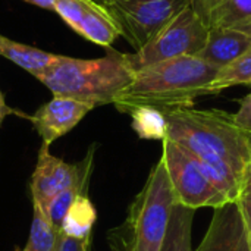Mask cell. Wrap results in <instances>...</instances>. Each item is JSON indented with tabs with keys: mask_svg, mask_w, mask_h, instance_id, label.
I'll return each instance as SVG.
<instances>
[{
	"mask_svg": "<svg viewBox=\"0 0 251 251\" xmlns=\"http://www.w3.org/2000/svg\"><path fill=\"white\" fill-rule=\"evenodd\" d=\"M221 68L199 56H179L137 71L132 81L113 101L122 113L147 106L165 115L193 107L199 97L207 96Z\"/></svg>",
	"mask_w": 251,
	"mask_h": 251,
	"instance_id": "cell-1",
	"label": "cell"
},
{
	"mask_svg": "<svg viewBox=\"0 0 251 251\" xmlns=\"http://www.w3.org/2000/svg\"><path fill=\"white\" fill-rule=\"evenodd\" d=\"M166 138L194 156L222 157L247 176L251 132L235 122L234 115L218 109L184 107L166 113Z\"/></svg>",
	"mask_w": 251,
	"mask_h": 251,
	"instance_id": "cell-2",
	"label": "cell"
},
{
	"mask_svg": "<svg viewBox=\"0 0 251 251\" xmlns=\"http://www.w3.org/2000/svg\"><path fill=\"white\" fill-rule=\"evenodd\" d=\"M126 56L110 50L100 59H75L57 54L56 60L35 78L54 96L91 103L96 107L109 104L132 81Z\"/></svg>",
	"mask_w": 251,
	"mask_h": 251,
	"instance_id": "cell-3",
	"label": "cell"
},
{
	"mask_svg": "<svg viewBox=\"0 0 251 251\" xmlns=\"http://www.w3.org/2000/svg\"><path fill=\"white\" fill-rule=\"evenodd\" d=\"M174 206V191L160 157L131 204L122 241H119L124 251H160Z\"/></svg>",
	"mask_w": 251,
	"mask_h": 251,
	"instance_id": "cell-4",
	"label": "cell"
},
{
	"mask_svg": "<svg viewBox=\"0 0 251 251\" xmlns=\"http://www.w3.org/2000/svg\"><path fill=\"white\" fill-rule=\"evenodd\" d=\"M209 29L193 10L185 7L144 47L125 54L134 74L146 66L179 56H197L207 41Z\"/></svg>",
	"mask_w": 251,
	"mask_h": 251,
	"instance_id": "cell-5",
	"label": "cell"
},
{
	"mask_svg": "<svg viewBox=\"0 0 251 251\" xmlns=\"http://www.w3.org/2000/svg\"><path fill=\"white\" fill-rule=\"evenodd\" d=\"M162 160L169 175L175 204L197 210L201 207L218 209L228 203L210 184L197 159L169 138L163 140Z\"/></svg>",
	"mask_w": 251,
	"mask_h": 251,
	"instance_id": "cell-6",
	"label": "cell"
},
{
	"mask_svg": "<svg viewBox=\"0 0 251 251\" xmlns=\"http://www.w3.org/2000/svg\"><path fill=\"white\" fill-rule=\"evenodd\" d=\"M190 3L191 0H116L107 10L116 21L121 35L137 51Z\"/></svg>",
	"mask_w": 251,
	"mask_h": 251,
	"instance_id": "cell-7",
	"label": "cell"
},
{
	"mask_svg": "<svg viewBox=\"0 0 251 251\" xmlns=\"http://www.w3.org/2000/svg\"><path fill=\"white\" fill-rule=\"evenodd\" d=\"M94 151L96 146H91L81 162L66 163L65 160L53 156L49 146L41 144L29 181L32 206L44 212L49 203L63 190L76 185L88 187L94 165Z\"/></svg>",
	"mask_w": 251,
	"mask_h": 251,
	"instance_id": "cell-8",
	"label": "cell"
},
{
	"mask_svg": "<svg viewBox=\"0 0 251 251\" xmlns=\"http://www.w3.org/2000/svg\"><path fill=\"white\" fill-rule=\"evenodd\" d=\"M54 12L81 37L101 47H110L121 29L107 10L94 0H56Z\"/></svg>",
	"mask_w": 251,
	"mask_h": 251,
	"instance_id": "cell-9",
	"label": "cell"
},
{
	"mask_svg": "<svg viewBox=\"0 0 251 251\" xmlns=\"http://www.w3.org/2000/svg\"><path fill=\"white\" fill-rule=\"evenodd\" d=\"M94 107L96 106L91 103L79 101L71 97L54 96L34 115L26 118L31 121L34 129L41 137L43 144L50 147L53 141L74 129Z\"/></svg>",
	"mask_w": 251,
	"mask_h": 251,
	"instance_id": "cell-10",
	"label": "cell"
},
{
	"mask_svg": "<svg viewBox=\"0 0 251 251\" xmlns=\"http://www.w3.org/2000/svg\"><path fill=\"white\" fill-rule=\"evenodd\" d=\"M194 251H251V243L238 203L215 209L209 229Z\"/></svg>",
	"mask_w": 251,
	"mask_h": 251,
	"instance_id": "cell-11",
	"label": "cell"
},
{
	"mask_svg": "<svg viewBox=\"0 0 251 251\" xmlns=\"http://www.w3.org/2000/svg\"><path fill=\"white\" fill-rule=\"evenodd\" d=\"M207 29L226 28L251 34V0H191Z\"/></svg>",
	"mask_w": 251,
	"mask_h": 251,
	"instance_id": "cell-12",
	"label": "cell"
},
{
	"mask_svg": "<svg viewBox=\"0 0 251 251\" xmlns=\"http://www.w3.org/2000/svg\"><path fill=\"white\" fill-rule=\"evenodd\" d=\"M250 49L251 34L237 29L215 28L209 29L207 41L197 56L222 69L244 56Z\"/></svg>",
	"mask_w": 251,
	"mask_h": 251,
	"instance_id": "cell-13",
	"label": "cell"
},
{
	"mask_svg": "<svg viewBox=\"0 0 251 251\" xmlns=\"http://www.w3.org/2000/svg\"><path fill=\"white\" fill-rule=\"evenodd\" d=\"M194 157L197 159L201 171L204 172L210 184L222 194V197L228 203L238 201L246 185V174H243L234 165L218 156L201 154Z\"/></svg>",
	"mask_w": 251,
	"mask_h": 251,
	"instance_id": "cell-14",
	"label": "cell"
},
{
	"mask_svg": "<svg viewBox=\"0 0 251 251\" xmlns=\"http://www.w3.org/2000/svg\"><path fill=\"white\" fill-rule=\"evenodd\" d=\"M0 56L16 63L31 75H37L38 72L49 68L57 57V54L43 51L40 49L13 41L0 34Z\"/></svg>",
	"mask_w": 251,
	"mask_h": 251,
	"instance_id": "cell-15",
	"label": "cell"
},
{
	"mask_svg": "<svg viewBox=\"0 0 251 251\" xmlns=\"http://www.w3.org/2000/svg\"><path fill=\"white\" fill-rule=\"evenodd\" d=\"M96 219V207L93 206L87 194H81L75 199V201L66 212L63 222L60 225V232L78 240L90 238Z\"/></svg>",
	"mask_w": 251,
	"mask_h": 251,
	"instance_id": "cell-16",
	"label": "cell"
},
{
	"mask_svg": "<svg viewBox=\"0 0 251 251\" xmlns=\"http://www.w3.org/2000/svg\"><path fill=\"white\" fill-rule=\"evenodd\" d=\"M194 212L196 210L184 207L181 204L174 206L166 237L163 240L160 251H193L191 234Z\"/></svg>",
	"mask_w": 251,
	"mask_h": 251,
	"instance_id": "cell-17",
	"label": "cell"
},
{
	"mask_svg": "<svg viewBox=\"0 0 251 251\" xmlns=\"http://www.w3.org/2000/svg\"><path fill=\"white\" fill-rule=\"evenodd\" d=\"M132 119V129L144 140H165L168 134L166 115L157 109L141 106L129 112Z\"/></svg>",
	"mask_w": 251,
	"mask_h": 251,
	"instance_id": "cell-18",
	"label": "cell"
},
{
	"mask_svg": "<svg viewBox=\"0 0 251 251\" xmlns=\"http://www.w3.org/2000/svg\"><path fill=\"white\" fill-rule=\"evenodd\" d=\"M60 231L56 229L46 215L32 206V222L29 237L22 250L18 251H54Z\"/></svg>",
	"mask_w": 251,
	"mask_h": 251,
	"instance_id": "cell-19",
	"label": "cell"
},
{
	"mask_svg": "<svg viewBox=\"0 0 251 251\" xmlns=\"http://www.w3.org/2000/svg\"><path fill=\"white\" fill-rule=\"evenodd\" d=\"M234 85H251V49L234 63L219 71L218 76L210 84L209 94H218Z\"/></svg>",
	"mask_w": 251,
	"mask_h": 251,
	"instance_id": "cell-20",
	"label": "cell"
},
{
	"mask_svg": "<svg viewBox=\"0 0 251 251\" xmlns=\"http://www.w3.org/2000/svg\"><path fill=\"white\" fill-rule=\"evenodd\" d=\"M87 188L84 185H76V187H71L63 190L62 193H59L46 207V210L43 212L46 215V218L50 221V224L60 231V225L63 222V218L66 215V212L69 210V207L72 206V203L75 201V199L81 194H87Z\"/></svg>",
	"mask_w": 251,
	"mask_h": 251,
	"instance_id": "cell-21",
	"label": "cell"
},
{
	"mask_svg": "<svg viewBox=\"0 0 251 251\" xmlns=\"http://www.w3.org/2000/svg\"><path fill=\"white\" fill-rule=\"evenodd\" d=\"M54 251H90V238L78 240L60 232Z\"/></svg>",
	"mask_w": 251,
	"mask_h": 251,
	"instance_id": "cell-22",
	"label": "cell"
},
{
	"mask_svg": "<svg viewBox=\"0 0 251 251\" xmlns=\"http://www.w3.org/2000/svg\"><path fill=\"white\" fill-rule=\"evenodd\" d=\"M238 206L241 209V213H243V218H244V224H246V228H247V232H249V237H250L251 243V182L250 181H246V185H244V190L238 199Z\"/></svg>",
	"mask_w": 251,
	"mask_h": 251,
	"instance_id": "cell-23",
	"label": "cell"
},
{
	"mask_svg": "<svg viewBox=\"0 0 251 251\" xmlns=\"http://www.w3.org/2000/svg\"><path fill=\"white\" fill-rule=\"evenodd\" d=\"M234 119L241 128L251 132V93L249 96H246L244 100L241 101V106L238 112L234 115Z\"/></svg>",
	"mask_w": 251,
	"mask_h": 251,
	"instance_id": "cell-24",
	"label": "cell"
},
{
	"mask_svg": "<svg viewBox=\"0 0 251 251\" xmlns=\"http://www.w3.org/2000/svg\"><path fill=\"white\" fill-rule=\"evenodd\" d=\"M12 113H18V112L13 110L12 107H9V106L6 104L4 97H3V93H1V90H0V125L3 124L4 118L9 116V115H12Z\"/></svg>",
	"mask_w": 251,
	"mask_h": 251,
	"instance_id": "cell-25",
	"label": "cell"
},
{
	"mask_svg": "<svg viewBox=\"0 0 251 251\" xmlns=\"http://www.w3.org/2000/svg\"><path fill=\"white\" fill-rule=\"evenodd\" d=\"M24 1L31 3V4H35V6L43 7V9L54 10V1H56V0H24Z\"/></svg>",
	"mask_w": 251,
	"mask_h": 251,
	"instance_id": "cell-26",
	"label": "cell"
},
{
	"mask_svg": "<svg viewBox=\"0 0 251 251\" xmlns=\"http://www.w3.org/2000/svg\"><path fill=\"white\" fill-rule=\"evenodd\" d=\"M94 1H97L99 4H101V6L107 7V6H110L112 3H115L116 0H94Z\"/></svg>",
	"mask_w": 251,
	"mask_h": 251,
	"instance_id": "cell-27",
	"label": "cell"
},
{
	"mask_svg": "<svg viewBox=\"0 0 251 251\" xmlns=\"http://www.w3.org/2000/svg\"><path fill=\"white\" fill-rule=\"evenodd\" d=\"M251 182V151H250V160H249V168H247V179Z\"/></svg>",
	"mask_w": 251,
	"mask_h": 251,
	"instance_id": "cell-28",
	"label": "cell"
}]
</instances>
